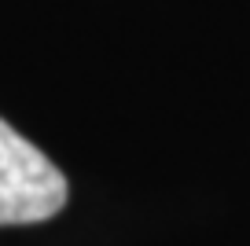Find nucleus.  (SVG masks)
<instances>
[{
  "label": "nucleus",
  "mask_w": 250,
  "mask_h": 246,
  "mask_svg": "<svg viewBox=\"0 0 250 246\" xmlns=\"http://www.w3.org/2000/svg\"><path fill=\"white\" fill-rule=\"evenodd\" d=\"M66 195L59 165L0 118V228L48 221L66 206Z\"/></svg>",
  "instance_id": "1"
}]
</instances>
